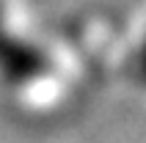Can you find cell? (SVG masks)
<instances>
[{
  "label": "cell",
  "instance_id": "3957f363",
  "mask_svg": "<svg viewBox=\"0 0 146 143\" xmlns=\"http://www.w3.org/2000/svg\"><path fill=\"white\" fill-rule=\"evenodd\" d=\"M0 6H3V0H0Z\"/></svg>",
  "mask_w": 146,
  "mask_h": 143
},
{
  "label": "cell",
  "instance_id": "6da1fadb",
  "mask_svg": "<svg viewBox=\"0 0 146 143\" xmlns=\"http://www.w3.org/2000/svg\"><path fill=\"white\" fill-rule=\"evenodd\" d=\"M0 74L14 85H31L50 74V58L44 50L14 36L0 22Z\"/></svg>",
  "mask_w": 146,
  "mask_h": 143
},
{
  "label": "cell",
  "instance_id": "7a4b0ae2",
  "mask_svg": "<svg viewBox=\"0 0 146 143\" xmlns=\"http://www.w3.org/2000/svg\"><path fill=\"white\" fill-rule=\"evenodd\" d=\"M138 80L146 85V39L141 44V55H138Z\"/></svg>",
  "mask_w": 146,
  "mask_h": 143
}]
</instances>
